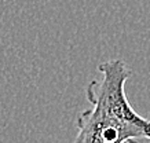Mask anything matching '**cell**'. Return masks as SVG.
Returning a JSON list of instances; mask_svg holds the SVG:
<instances>
[{"label":"cell","mask_w":150,"mask_h":143,"mask_svg":"<svg viewBox=\"0 0 150 143\" xmlns=\"http://www.w3.org/2000/svg\"><path fill=\"white\" fill-rule=\"evenodd\" d=\"M103 79L102 81H91L87 85L86 97L92 106L118 120L132 123L143 131L146 139H150V120L143 118L132 109L125 95V83L132 72L121 59L106 61L98 66Z\"/></svg>","instance_id":"6da1fadb"},{"label":"cell","mask_w":150,"mask_h":143,"mask_svg":"<svg viewBox=\"0 0 150 143\" xmlns=\"http://www.w3.org/2000/svg\"><path fill=\"white\" fill-rule=\"evenodd\" d=\"M76 125L79 134L74 142L80 143H124L145 138L138 125L118 120L95 106L81 111Z\"/></svg>","instance_id":"7a4b0ae2"}]
</instances>
